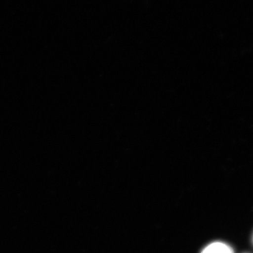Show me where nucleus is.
Segmentation results:
<instances>
[{
	"label": "nucleus",
	"instance_id": "nucleus-2",
	"mask_svg": "<svg viewBox=\"0 0 253 253\" xmlns=\"http://www.w3.org/2000/svg\"></svg>",
	"mask_w": 253,
	"mask_h": 253
},
{
	"label": "nucleus",
	"instance_id": "nucleus-1",
	"mask_svg": "<svg viewBox=\"0 0 253 253\" xmlns=\"http://www.w3.org/2000/svg\"><path fill=\"white\" fill-rule=\"evenodd\" d=\"M201 253H234V251L224 243L214 242L206 246Z\"/></svg>",
	"mask_w": 253,
	"mask_h": 253
}]
</instances>
